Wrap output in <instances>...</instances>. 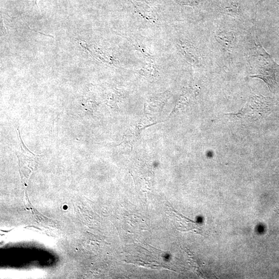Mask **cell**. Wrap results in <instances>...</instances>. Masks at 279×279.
Returning a JSON list of instances; mask_svg holds the SVG:
<instances>
[{"label":"cell","mask_w":279,"mask_h":279,"mask_svg":"<svg viewBox=\"0 0 279 279\" xmlns=\"http://www.w3.org/2000/svg\"><path fill=\"white\" fill-rule=\"evenodd\" d=\"M255 45L257 54L252 56L250 64L256 74L251 75L250 77L263 80L267 84L269 90L274 92L277 86L276 74L279 72V65L262 47L259 39V43L255 42Z\"/></svg>","instance_id":"cell-1"},{"label":"cell","mask_w":279,"mask_h":279,"mask_svg":"<svg viewBox=\"0 0 279 279\" xmlns=\"http://www.w3.org/2000/svg\"><path fill=\"white\" fill-rule=\"evenodd\" d=\"M216 38L220 43L229 48L233 46L236 37L233 32L223 31L218 33Z\"/></svg>","instance_id":"cell-3"},{"label":"cell","mask_w":279,"mask_h":279,"mask_svg":"<svg viewBox=\"0 0 279 279\" xmlns=\"http://www.w3.org/2000/svg\"><path fill=\"white\" fill-rule=\"evenodd\" d=\"M271 102L269 98L263 96H255L247 101L242 110L236 114L235 118L249 121H257L267 115L271 112Z\"/></svg>","instance_id":"cell-2"}]
</instances>
